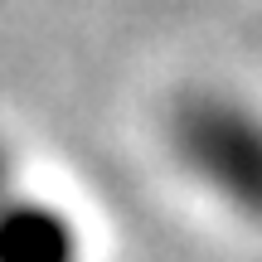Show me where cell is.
I'll use <instances>...</instances> for the list:
<instances>
[{"mask_svg": "<svg viewBox=\"0 0 262 262\" xmlns=\"http://www.w3.org/2000/svg\"><path fill=\"white\" fill-rule=\"evenodd\" d=\"M180 150L199 180L233 199L248 214H262V126L224 107H194L180 122Z\"/></svg>", "mask_w": 262, "mask_h": 262, "instance_id": "1", "label": "cell"}, {"mask_svg": "<svg viewBox=\"0 0 262 262\" xmlns=\"http://www.w3.org/2000/svg\"><path fill=\"white\" fill-rule=\"evenodd\" d=\"M0 262H73V228L54 209L0 199Z\"/></svg>", "mask_w": 262, "mask_h": 262, "instance_id": "2", "label": "cell"}]
</instances>
